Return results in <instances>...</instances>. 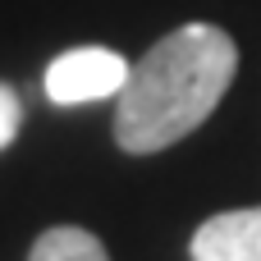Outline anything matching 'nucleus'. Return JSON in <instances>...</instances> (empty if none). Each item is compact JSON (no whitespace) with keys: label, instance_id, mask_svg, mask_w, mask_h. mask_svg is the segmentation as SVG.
Wrapping results in <instances>:
<instances>
[{"label":"nucleus","instance_id":"5","mask_svg":"<svg viewBox=\"0 0 261 261\" xmlns=\"http://www.w3.org/2000/svg\"><path fill=\"white\" fill-rule=\"evenodd\" d=\"M18 128H23V101L9 83H0V151L18 138Z\"/></svg>","mask_w":261,"mask_h":261},{"label":"nucleus","instance_id":"1","mask_svg":"<svg viewBox=\"0 0 261 261\" xmlns=\"http://www.w3.org/2000/svg\"><path fill=\"white\" fill-rule=\"evenodd\" d=\"M239 73V46L216 23L165 32L115 96V142L128 156H156L211 119Z\"/></svg>","mask_w":261,"mask_h":261},{"label":"nucleus","instance_id":"3","mask_svg":"<svg viewBox=\"0 0 261 261\" xmlns=\"http://www.w3.org/2000/svg\"><path fill=\"white\" fill-rule=\"evenodd\" d=\"M193 261H261V206H239L202 220L188 243Z\"/></svg>","mask_w":261,"mask_h":261},{"label":"nucleus","instance_id":"4","mask_svg":"<svg viewBox=\"0 0 261 261\" xmlns=\"http://www.w3.org/2000/svg\"><path fill=\"white\" fill-rule=\"evenodd\" d=\"M28 261H110L106 243L92 234V229H78V225H55L46 234H37Z\"/></svg>","mask_w":261,"mask_h":261},{"label":"nucleus","instance_id":"2","mask_svg":"<svg viewBox=\"0 0 261 261\" xmlns=\"http://www.w3.org/2000/svg\"><path fill=\"white\" fill-rule=\"evenodd\" d=\"M128 69L133 64L110 46H73L46 64L41 87L50 106H87V101L119 96V87L128 83Z\"/></svg>","mask_w":261,"mask_h":261}]
</instances>
